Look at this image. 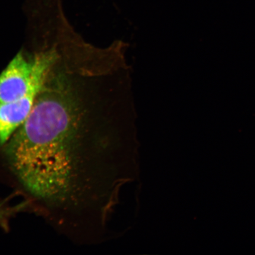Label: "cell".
Here are the masks:
<instances>
[{
    "instance_id": "6da1fadb",
    "label": "cell",
    "mask_w": 255,
    "mask_h": 255,
    "mask_svg": "<svg viewBox=\"0 0 255 255\" xmlns=\"http://www.w3.org/2000/svg\"><path fill=\"white\" fill-rule=\"evenodd\" d=\"M57 58L55 50L39 53L31 60L18 53L0 74V104L19 100L43 86Z\"/></svg>"
},
{
    "instance_id": "7a4b0ae2",
    "label": "cell",
    "mask_w": 255,
    "mask_h": 255,
    "mask_svg": "<svg viewBox=\"0 0 255 255\" xmlns=\"http://www.w3.org/2000/svg\"><path fill=\"white\" fill-rule=\"evenodd\" d=\"M43 86L34 88L19 100L0 104V147L26 121Z\"/></svg>"
}]
</instances>
